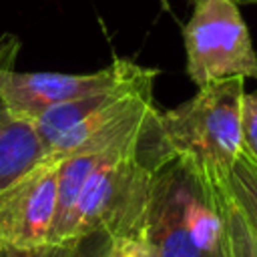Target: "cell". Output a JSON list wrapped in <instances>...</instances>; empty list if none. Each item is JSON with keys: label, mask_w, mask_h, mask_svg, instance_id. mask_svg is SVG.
<instances>
[{"label": "cell", "mask_w": 257, "mask_h": 257, "mask_svg": "<svg viewBox=\"0 0 257 257\" xmlns=\"http://www.w3.org/2000/svg\"><path fill=\"white\" fill-rule=\"evenodd\" d=\"M139 243L143 257H233L219 181L169 151L151 181Z\"/></svg>", "instance_id": "6da1fadb"}, {"label": "cell", "mask_w": 257, "mask_h": 257, "mask_svg": "<svg viewBox=\"0 0 257 257\" xmlns=\"http://www.w3.org/2000/svg\"><path fill=\"white\" fill-rule=\"evenodd\" d=\"M157 74V68L143 66L112 88L58 104L36 116L32 122L44 157L98 153L133 137L159 112L153 98Z\"/></svg>", "instance_id": "7a4b0ae2"}, {"label": "cell", "mask_w": 257, "mask_h": 257, "mask_svg": "<svg viewBox=\"0 0 257 257\" xmlns=\"http://www.w3.org/2000/svg\"><path fill=\"white\" fill-rule=\"evenodd\" d=\"M243 94L245 78L231 76L207 82L183 104L161 110V131L171 151L219 177L243 151Z\"/></svg>", "instance_id": "3957f363"}, {"label": "cell", "mask_w": 257, "mask_h": 257, "mask_svg": "<svg viewBox=\"0 0 257 257\" xmlns=\"http://www.w3.org/2000/svg\"><path fill=\"white\" fill-rule=\"evenodd\" d=\"M183 38L187 74L197 86L231 76L257 78V52L235 0H197Z\"/></svg>", "instance_id": "277c9868"}, {"label": "cell", "mask_w": 257, "mask_h": 257, "mask_svg": "<svg viewBox=\"0 0 257 257\" xmlns=\"http://www.w3.org/2000/svg\"><path fill=\"white\" fill-rule=\"evenodd\" d=\"M18 46L10 34L0 38V98L12 112L30 120L58 104L112 88L143 68L128 58H114L106 68L86 74L18 72L14 70Z\"/></svg>", "instance_id": "5b68a950"}, {"label": "cell", "mask_w": 257, "mask_h": 257, "mask_svg": "<svg viewBox=\"0 0 257 257\" xmlns=\"http://www.w3.org/2000/svg\"><path fill=\"white\" fill-rule=\"evenodd\" d=\"M60 161L44 157L0 191V247L48 243L56 211Z\"/></svg>", "instance_id": "8992f818"}, {"label": "cell", "mask_w": 257, "mask_h": 257, "mask_svg": "<svg viewBox=\"0 0 257 257\" xmlns=\"http://www.w3.org/2000/svg\"><path fill=\"white\" fill-rule=\"evenodd\" d=\"M42 159L44 147L34 122L12 112L0 98V191Z\"/></svg>", "instance_id": "52a82bcc"}, {"label": "cell", "mask_w": 257, "mask_h": 257, "mask_svg": "<svg viewBox=\"0 0 257 257\" xmlns=\"http://www.w3.org/2000/svg\"><path fill=\"white\" fill-rule=\"evenodd\" d=\"M217 179L257 235V161L241 151Z\"/></svg>", "instance_id": "ba28073f"}, {"label": "cell", "mask_w": 257, "mask_h": 257, "mask_svg": "<svg viewBox=\"0 0 257 257\" xmlns=\"http://www.w3.org/2000/svg\"><path fill=\"white\" fill-rule=\"evenodd\" d=\"M223 199H225V219H227V233H229L231 255L233 257H257V235L253 233V229L249 227L247 219L237 209V205L229 199L225 189H223Z\"/></svg>", "instance_id": "9c48e42d"}, {"label": "cell", "mask_w": 257, "mask_h": 257, "mask_svg": "<svg viewBox=\"0 0 257 257\" xmlns=\"http://www.w3.org/2000/svg\"><path fill=\"white\" fill-rule=\"evenodd\" d=\"M241 139H243V151H247L257 161V90L243 94Z\"/></svg>", "instance_id": "30bf717a"}, {"label": "cell", "mask_w": 257, "mask_h": 257, "mask_svg": "<svg viewBox=\"0 0 257 257\" xmlns=\"http://www.w3.org/2000/svg\"><path fill=\"white\" fill-rule=\"evenodd\" d=\"M76 239L36 247H0V257H70Z\"/></svg>", "instance_id": "8fae6325"}, {"label": "cell", "mask_w": 257, "mask_h": 257, "mask_svg": "<svg viewBox=\"0 0 257 257\" xmlns=\"http://www.w3.org/2000/svg\"><path fill=\"white\" fill-rule=\"evenodd\" d=\"M110 245V235H106L104 231H92L82 237H76L70 257H106Z\"/></svg>", "instance_id": "7c38bea8"}, {"label": "cell", "mask_w": 257, "mask_h": 257, "mask_svg": "<svg viewBox=\"0 0 257 257\" xmlns=\"http://www.w3.org/2000/svg\"><path fill=\"white\" fill-rule=\"evenodd\" d=\"M106 257H143L139 239H112Z\"/></svg>", "instance_id": "4fadbf2b"}, {"label": "cell", "mask_w": 257, "mask_h": 257, "mask_svg": "<svg viewBox=\"0 0 257 257\" xmlns=\"http://www.w3.org/2000/svg\"><path fill=\"white\" fill-rule=\"evenodd\" d=\"M237 4H253V6H257V0H235Z\"/></svg>", "instance_id": "5bb4252c"}]
</instances>
